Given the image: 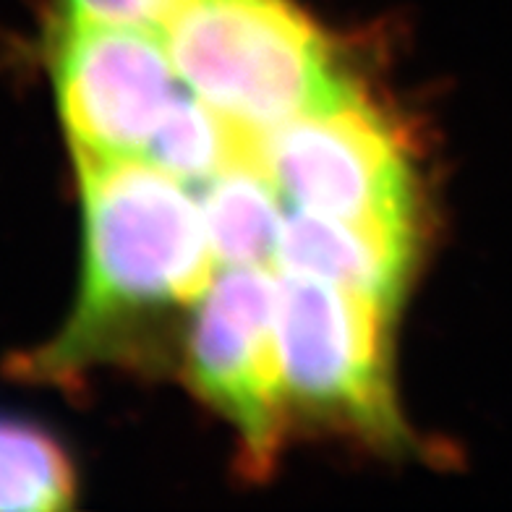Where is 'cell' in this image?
I'll return each instance as SVG.
<instances>
[{"label":"cell","mask_w":512,"mask_h":512,"mask_svg":"<svg viewBox=\"0 0 512 512\" xmlns=\"http://www.w3.org/2000/svg\"><path fill=\"white\" fill-rule=\"evenodd\" d=\"M264 168L296 209L413 238L405 149L353 84L264 136Z\"/></svg>","instance_id":"cell-4"},{"label":"cell","mask_w":512,"mask_h":512,"mask_svg":"<svg viewBox=\"0 0 512 512\" xmlns=\"http://www.w3.org/2000/svg\"><path fill=\"white\" fill-rule=\"evenodd\" d=\"M81 189V277L74 309L48 343L11 361L29 382H71L113 356L134 324L196 304L215 254L202 204L144 157L74 160Z\"/></svg>","instance_id":"cell-1"},{"label":"cell","mask_w":512,"mask_h":512,"mask_svg":"<svg viewBox=\"0 0 512 512\" xmlns=\"http://www.w3.org/2000/svg\"><path fill=\"white\" fill-rule=\"evenodd\" d=\"M50 79L74 160L144 157L181 95L162 34L121 24L58 19Z\"/></svg>","instance_id":"cell-5"},{"label":"cell","mask_w":512,"mask_h":512,"mask_svg":"<svg viewBox=\"0 0 512 512\" xmlns=\"http://www.w3.org/2000/svg\"><path fill=\"white\" fill-rule=\"evenodd\" d=\"M390 306L306 275H277V348L288 408L353 429L377 442H403L384 348Z\"/></svg>","instance_id":"cell-3"},{"label":"cell","mask_w":512,"mask_h":512,"mask_svg":"<svg viewBox=\"0 0 512 512\" xmlns=\"http://www.w3.org/2000/svg\"><path fill=\"white\" fill-rule=\"evenodd\" d=\"M413 238L358 228L296 209L285 217L275 264L280 272L306 275L398 304L411 264Z\"/></svg>","instance_id":"cell-7"},{"label":"cell","mask_w":512,"mask_h":512,"mask_svg":"<svg viewBox=\"0 0 512 512\" xmlns=\"http://www.w3.org/2000/svg\"><path fill=\"white\" fill-rule=\"evenodd\" d=\"M160 34L178 79L259 136L351 84L317 24L290 0H181Z\"/></svg>","instance_id":"cell-2"},{"label":"cell","mask_w":512,"mask_h":512,"mask_svg":"<svg viewBox=\"0 0 512 512\" xmlns=\"http://www.w3.org/2000/svg\"><path fill=\"white\" fill-rule=\"evenodd\" d=\"M202 217L215 262L223 267H267L275 262L285 215L280 191L264 165H233L207 181Z\"/></svg>","instance_id":"cell-8"},{"label":"cell","mask_w":512,"mask_h":512,"mask_svg":"<svg viewBox=\"0 0 512 512\" xmlns=\"http://www.w3.org/2000/svg\"><path fill=\"white\" fill-rule=\"evenodd\" d=\"M181 0H58V19L160 32Z\"/></svg>","instance_id":"cell-11"},{"label":"cell","mask_w":512,"mask_h":512,"mask_svg":"<svg viewBox=\"0 0 512 512\" xmlns=\"http://www.w3.org/2000/svg\"><path fill=\"white\" fill-rule=\"evenodd\" d=\"M144 160L181 183H207L233 165H264V136L233 123L196 95H178L157 126Z\"/></svg>","instance_id":"cell-9"},{"label":"cell","mask_w":512,"mask_h":512,"mask_svg":"<svg viewBox=\"0 0 512 512\" xmlns=\"http://www.w3.org/2000/svg\"><path fill=\"white\" fill-rule=\"evenodd\" d=\"M76 499L66 447L29 418L0 413V512H58Z\"/></svg>","instance_id":"cell-10"},{"label":"cell","mask_w":512,"mask_h":512,"mask_svg":"<svg viewBox=\"0 0 512 512\" xmlns=\"http://www.w3.org/2000/svg\"><path fill=\"white\" fill-rule=\"evenodd\" d=\"M191 382L267 468L285 432L288 398L277 348V275L225 267L196 301L186 351Z\"/></svg>","instance_id":"cell-6"}]
</instances>
